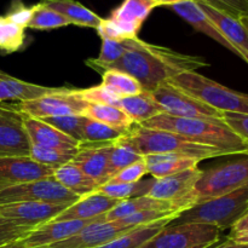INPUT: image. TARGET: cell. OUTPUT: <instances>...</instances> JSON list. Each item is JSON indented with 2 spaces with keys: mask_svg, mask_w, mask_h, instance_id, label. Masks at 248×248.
<instances>
[{
  "mask_svg": "<svg viewBox=\"0 0 248 248\" xmlns=\"http://www.w3.org/2000/svg\"><path fill=\"white\" fill-rule=\"evenodd\" d=\"M133 229L136 228L126 227L118 220L92 222L69 239L56 242L47 248H97Z\"/></svg>",
  "mask_w": 248,
  "mask_h": 248,
  "instance_id": "obj_14",
  "label": "cell"
},
{
  "mask_svg": "<svg viewBox=\"0 0 248 248\" xmlns=\"http://www.w3.org/2000/svg\"><path fill=\"white\" fill-rule=\"evenodd\" d=\"M115 143L132 148L142 156L170 154L190 157L199 161L212 159V157L225 156L224 153L216 148L196 144L173 132L149 128L143 125H135L127 133L121 136Z\"/></svg>",
  "mask_w": 248,
  "mask_h": 248,
  "instance_id": "obj_3",
  "label": "cell"
},
{
  "mask_svg": "<svg viewBox=\"0 0 248 248\" xmlns=\"http://www.w3.org/2000/svg\"><path fill=\"white\" fill-rule=\"evenodd\" d=\"M201 174L202 170L198 166L162 178H154L147 196L176 203L179 210L184 212L196 205L193 190Z\"/></svg>",
  "mask_w": 248,
  "mask_h": 248,
  "instance_id": "obj_10",
  "label": "cell"
},
{
  "mask_svg": "<svg viewBox=\"0 0 248 248\" xmlns=\"http://www.w3.org/2000/svg\"><path fill=\"white\" fill-rule=\"evenodd\" d=\"M23 121L31 145L46 148V149L64 150V152L78 150L79 142L58 131L53 126L44 123L40 119L24 115Z\"/></svg>",
  "mask_w": 248,
  "mask_h": 248,
  "instance_id": "obj_18",
  "label": "cell"
},
{
  "mask_svg": "<svg viewBox=\"0 0 248 248\" xmlns=\"http://www.w3.org/2000/svg\"><path fill=\"white\" fill-rule=\"evenodd\" d=\"M208 62L200 56L179 53L164 46L145 43L136 39L133 47L110 64L94 68L98 73L118 69L135 78L143 90L152 92L157 85L167 81L182 73L196 72L207 67Z\"/></svg>",
  "mask_w": 248,
  "mask_h": 248,
  "instance_id": "obj_1",
  "label": "cell"
},
{
  "mask_svg": "<svg viewBox=\"0 0 248 248\" xmlns=\"http://www.w3.org/2000/svg\"><path fill=\"white\" fill-rule=\"evenodd\" d=\"M53 178L62 186H64L70 193L75 194L79 198L86 196L89 194L96 193L99 184L84 173L79 167L72 162L58 167L53 172Z\"/></svg>",
  "mask_w": 248,
  "mask_h": 248,
  "instance_id": "obj_28",
  "label": "cell"
},
{
  "mask_svg": "<svg viewBox=\"0 0 248 248\" xmlns=\"http://www.w3.org/2000/svg\"><path fill=\"white\" fill-rule=\"evenodd\" d=\"M44 123L53 126L58 131L64 135L69 136L77 142L82 140V127L86 121V116L84 115H63V116H51V118L40 119Z\"/></svg>",
  "mask_w": 248,
  "mask_h": 248,
  "instance_id": "obj_38",
  "label": "cell"
},
{
  "mask_svg": "<svg viewBox=\"0 0 248 248\" xmlns=\"http://www.w3.org/2000/svg\"><path fill=\"white\" fill-rule=\"evenodd\" d=\"M26 29L10 21L6 16H0V51L14 53L21 50L26 43Z\"/></svg>",
  "mask_w": 248,
  "mask_h": 248,
  "instance_id": "obj_34",
  "label": "cell"
},
{
  "mask_svg": "<svg viewBox=\"0 0 248 248\" xmlns=\"http://www.w3.org/2000/svg\"><path fill=\"white\" fill-rule=\"evenodd\" d=\"M170 7L178 16H181L184 21H186L191 27H194L196 31L202 34H206V35L212 38L213 40L219 43L220 45H223L225 48H228V50H230L232 53H235L237 56V52L235 51V48L230 45L229 41L223 36V34L218 31L217 27L206 16L205 12L199 7V5L194 0H186V1L172 5Z\"/></svg>",
  "mask_w": 248,
  "mask_h": 248,
  "instance_id": "obj_22",
  "label": "cell"
},
{
  "mask_svg": "<svg viewBox=\"0 0 248 248\" xmlns=\"http://www.w3.org/2000/svg\"><path fill=\"white\" fill-rule=\"evenodd\" d=\"M114 106L125 111L136 125H140L156 115L164 114L161 107L153 99L149 92L147 91H143L142 93L136 94V96L119 98Z\"/></svg>",
  "mask_w": 248,
  "mask_h": 248,
  "instance_id": "obj_26",
  "label": "cell"
},
{
  "mask_svg": "<svg viewBox=\"0 0 248 248\" xmlns=\"http://www.w3.org/2000/svg\"><path fill=\"white\" fill-rule=\"evenodd\" d=\"M206 2L216 10L224 12L234 18H241L248 15V0H195Z\"/></svg>",
  "mask_w": 248,
  "mask_h": 248,
  "instance_id": "obj_41",
  "label": "cell"
},
{
  "mask_svg": "<svg viewBox=\"0 0 248 248\" xmlns=\"http://www.w3.org/2000/svg\"><path fill=\"white\" fill-rule=\"evenodd\" d=\"M222 230L205 223H181L162 228L143 248H211L219 242Z\"/></svg>",
  "mask_w": 248,
  "mask_h": 248,
  "instance_id": "obj_7",
  "label": "cell"
},
{
  "mask_svg": "<svg viewBox=\"0 0 248 248\" xmlns=\"http://www.w3.org/2000/svg\"><path fill=\"white\" fill-rule=\"evenodd\" d=\"M228 239L237 244L248 245V212L245 213L235 224L230 228Z\"/></svg>",
  "mask_w": 248,
  "mask_h": 248,
  "instance_id": "obj_46",
  "label": "cell"
},
{
  "mask_svg": "<svg viewBox=\"0 0 248 248\" xmlns=\"http://www.w3.org/2000/svg\"><path fill=\"white\" fill-rule=\"evenodd\" d=\"M153 182L154 178L147 181L142 179L136 183H106L98 186L97 193L116 200H127V199L147 195L152 188Z\"/></svg>",
  "mask_w": 248,
  "mask_h": 248,
  "instance_id": "obj_33",
  "label": "cell"
},
{
  "mask_svg": "<svg viewBox=\"0 0 248 248\" xmlns=\"http://www.w3.org/2000/svg\"><path fill=\"white\" fill-rule=\"evenodd\" d=\"M77 153L78 150H69V152H64V150L46 149V148H40V147H35V145H31L29 156H31L34 161L38 162V164L44 165V166L48 167V169L57 170L58 167L69 164Z\"/></svg>",
  "mask_w": 248,
  "mask_h": 248,
  "instance_id": "obj_36",
  "label": "cell"
},
{
  "mask_svg": "<svg viewBox=\"0 0 248 248\" xmlns=\"http://www.w3.org/2000/svg\"><path fill=\"white\" fill-rule=\"evenodd\" d=\"M156 7L155 0H125L111 12L109 19L114 22L130 39L137 38L143 22Z\"/></svg>",
  "mask_w": 248,
  "mask_h": 248,
  "instance_id": "obj_19",
  "label": "cell"
},
{
  "mask_svg": "<svg viewBox=\"0 0 248 248\" xmlns=\"http://www.w3.org/2000/svg\"><path fill=\"white\" fill-rule=\"evenodd\" d=\"M195 2L205 12L206 16L213 22V24L217 27L223 36L229 41L230 45L235 48L237 56L248 64V31L240 22V19L234 18L219 10H216L215 7L210 6L206 2Z\"/></svg>",
  "mask_w": 248,
  "mask_h": 248,
  "instance_id": "obj_17",
  "label": "cell"
},
{
  "mask_svg": "<svg viewBox=\"0 0 248 248\" xmlns=\"http://www.w3.org/2000/svg\"><path fill=\"white\" fill-rule=\"evenodd\" d=\"M184 1H186V0H155L156 6H161V5H164V6H172V5H176Z\"/></svg>",
  "mask_w": 248,
  "mask_h": 248,
  "instance_id": "obj_48",
  "label": "cell"
},
{
  "mask_svg": "<svg viewBox=\"0 0 248 248\" xmlns=\"http://www.w3.org/2000/svg\"><path fill=\"white\" fill-rule=\"evenodd\" d=\"M121 136H124V133L120 131L93 119L86 118L82 127V140L78 145V149L109 147L115 144Z\"/></svg>",
  "mask_w": 248,
  "mask_h": 248,
  "instance_id": "obj_31",
  "label": "cell"
},
{
  "mask_svg": "<svg viewBox=\"0 0 248 248\" xmlns=\"http://www.w3.org/2000/svg\"><path fill=\"white\" fill-rule=\"evenodd\" d=\"M222 114L248 115V94L235 91L196 72H186L167 80Z\"/></svg>",
  "mask_w": 248,
  "mask_h": 248,
  "instance_id": "obj_4",
  "label": "cell"
},
{
  "mask_svg": "<svg viewBox=\"0 0 248 248\" xmlns=\"http://www.w3.org/2000/svg\"><path fill=\"white\" fill-rule=\"evenodd\" d=\"M170 211V212H178L182 213L178 206L173 202L169 201L157 200V199L150 198V196H138V198L127 199L123 200L119 205H116L113 210L109 211L108 213L102 216L103 222H114V220H120L123 218L132 216L137 212L142 211Z\"/></svg>",
  "mask_w": 248,
  "mask_h": 248,
  "instance_id": "obj_24",
  "label": "cell"
},
{
  "mask_svg": "<svg viewBox=\"0 0 248 248\" xmlns=\"http://www.w3.org/2000/svg\"><path fill=\"white\" fill-rule=\"evenodd\" d=\"M110 148L111 145L78 149V153L70 162L79 167L86 176L97 182L101 186L111 178L110 171H109Z\"/></svg>",
  "mask_w": 248,
  "mask_h": 248,
  "instance_id": "obj_21",
  "label": "cell"
},
{
  "mask_svg": "<svg viewBox=\"0 0 248 248\" xmlns=\"http://www.w3.org/2000/svg\"><path fill=\"white\" fill-rule=\"evenodd\" d=\"M174 219L176 218H166V219L159 220L152 224L142 225L97 248H143V246L149 240H152L162 228L171 224Z\"/></svg>",
  "mask_w": 248,
  "mask_h": 248,
  "instance_id": "obj_29",
  "label": "cell"
},
{
  "mask_svg": "<svg viewBox=\"0 0 248 248\" xmlns=\"http://www.w3.org/2000/svg\"><path fill=\"white\" fill-rule=\"evenodd\" d=\"M144 162L147 165L148 173L155 179L198 167L200 164V161L196 159L170 154L145 155Z\"/></svg>",
  "mask_w": 248,
  "mask_h": 248,
  "instance_id": "obj_27",
  "label": "cell"
},
{
  "mask_svg": "<svg viewBox=\"0 0 248 248\" xmlns=\"http://www.w3.org/2000/svg\"><path fill=\"white\" fill-rule=\"evenodd\" d=\"M55 170L34 161L31 156L0 157V190L53 176Z\"/></svg>",
  "mask_w": 248,
  "mask_h": 248,
  "instance_id": "obj_15",
  "label": "cell"
},
{
  "mask_svg": "<svg viewBox=\"0 0 248 248\" xmlns=\"http://www.w3.org/2000/svg\"><path fill=\"white\" fill-rule=\"evenodd\" d=\"M149 128L169 131L189 142L206 147L216 148L225 155L248 154V143L242 140L222 120H202V119L176 118L160 114L145 123L140 124Z\"/></svg>",
  "mask_w": 248,
  "mask_h": 248,
  "instance_id": "obj_2",
  "label": "cell"
},
{
  "mask_svg": "<svg viewBox=\"0 0 248 248\" xmlns=\"http://www.w3.org/2000/svg\"><path fill=\"white\" fill-rule=\"evenodd\" d=\"M240 22L244 24L245 28H246L248 31V15H246V16H244V17H241V18H240Z\"/></svg>",
  "mask_w": 248,
  "mask_h": 248,
  "instance_id": "obj_49",
  "label": "cell"
},
{
  "mask_svg": "<svg viewBox=\"0 0 248 248\" xmlns=\"http://www.w3.org/2000/svg\"><path fill=\"white\" fill-rule=\"evenodd\" d=\"M145 174H148V170L143 160L119 171L107 183H136V182L142 181Z\"/></svg>",
  "mask_w": 248,
  "mask_h": 248,
  "instance_id": "obj_44",
  "label": "cell"
},
{
  "mask_svg": "<svg viewBox=\"0 0 248 248\" xmlns=\"http://www.w3.org/2000/svg\"><path fill=\"white\" fill-rule=\"evenodd\" d=\"M16 104L0 103V157L29 156L31 143Z\"/></svg>",
  "mask_w": 248,
  "mask_h": 248,
  "instance_id": "obj_12",
  "label": "cell"
},
{
  "mask_svg": "<svg viewBox=\"0 0 248 248\" xmlns=\"http://www.w3.org/2000/svg\"><path fill=\"white\" fill-rule=\"evenodd\" d=\"M16 106L24 115L35 119H45L51 116L82 115L89 103L82 101L75 90L62 87L60 91L31 101L19 102Z\"/></svg>",
  "mask_w": 248,
  "mask_h": 248,
  "instance_id": "obj_11",
  "label": "cell"
},
{
  "mask_svg": "<svg viewBox=\"0 0 248 248\" xmlns=\"http://www.w3.org/2000/svg\"><path fill=\"white\" fill-rule=\"evenodd\" d=\"M79 199V196L61 186L53 176L0 190V205L16 202H47L70 206Z\"/></svg>",
  "mask_w": 248,
  "mask_h": 248,
  "instance_id": "obj_9",
  "label": "cell"
},
{
  "mask_svg": "<svg viewBox=\"0 0 248 248\" xmlns=\"http://www.w3.org/2000/svg\"><path fill=\"white\" fill-rule=\"evenodd\" d=\"M75 92L82 101L87 102L89 104H110V106H114L119 99V97L108 91L102 85L89 87V89L75 90Z\"/></svg>",
  "mask_w": 248,
  "mask_h": 248,
  "instance_id": "obj_40",
  "label": "cell"
},
{
  "mask_svg": "<svg viewBox=\"0 0 248 248\" xmlns=\"http://www.w3.org/2000/svg\"><path fill=\"white\" fill-rule=\"evenodd\" d=\"M179 215L181 213L170 212V211H142V212H137L135 215L123 218L118 222L126 225V227L138 228L142 227V225H148L152 224V223L159 222V220L166 219V218H177Z\"/></svg>",
  "mask_w": 248,
  "mask_h": 248,
  "instance_id": "obj_39",
  "label": "cell"
},
{
  "mask_svg": "<svg viewBox=\"0 0 248 248\" xmlns=\"http://www.w3.org/2000/svg\"><path fill=\"white\" fill-rule=\"evenodd\" d=\"M211 248H248V245L237 244V242H234L232 241V240L227 239V241L222 242V244L217 245V246H213Z\"/></svg>",
  "mask_w": 248,
  "mask_h": 248,
  "instance_id": "obj_47",
  "label": "cell"
},
{
  "mask_svg": "<svg viewBox=\"0 0 248 248\" xmlns=\"http://www.w3.org/2000/svg\"><path fill=\"white\" fill-rule=\"evenodd\" d=\"M246 212H248V183L232 193L184 211L173 220V224L205 223L216 225L223 232L230 229Z\"/></svg>",
  "mask_w": 248,
  "mask_h": 248,
  "instance_id": "obj_5",
  "label": "cell"
},
{
  "mask_svg": "<svg viewBox=\"0 0 248 248\" xmlns=\"http://www.w3.org/2000/svg\"><path fill=\"white\" fill-rule=\"evenodd\" d=\"M248 183V154L202 171L193 194L196 205L229 194Z\"/></svg>",
  "mask_w": 248,
  "mask_h": 248,
  "instance_id": "obj_6",
  "label": "cell"
},
{
  "mask_svg": "<svg viewBox=\"0 0 248 248\" xmlns=\"http://www.w3.org/2000/svg\"><path fill=\"white\" fill-rule=\"evenodd\" d=\"M92 222H103L101 217L91 220H51L31 230L23 241L27 248H47L56 242L63 241Z\"/></svg>",
  "mask_w": 248,
  "mask_h": 248,
  "instance_id": "obj_16",
  "label": "cell"
},
{
  "mask_svg": "<svg viewBox=\"0 0 248 248\" xmlns=\"http://www.w3.org/2000/svg\"><path fill=\"white\" fill-rule=\"evenodd\" d=\"M123 200L108 198L99 193H92L80 198L77 202L68 206L53 220H91L106 215Z\"/></svg>",
  "mask_w": 248,
  "mask_h": 248,
  "instance_id": "obj_20",
  "label": "cell"
},
{
  "mask_svg": "<svg viewBox=\"0 0 248 248\" xmlns=\"http://www.w3.org/2000/svg\"><path fill=\"white\" fill-rule=\"evenodd\" d=\"M35 6L36 4L31 5V6H27L22 0H12L11 5H10V9L7 10L5 16L10 21H12L14 23L18 24L19 27L26 29L29 21H31V16H33Z\"/></svg>",
  "mask_w": 248,
  "mask_h": 248,
  "instance_id": "obj_43",
  "label": "cell"
},
{
  "mask_svg": "<svg viewBox=\"0 0 248 248\" xmlns=\"http://www.w3.org/2000/svg\"><path fill=\"white\" fill-rule=\"evenodd\" d=\"M31 229L21 227L0 215V247L26 237Z\"/></svg>",
  "mask_w": 248,
  "mask_h": 248,
  "instance_id": "obj_42",
  "label": "cell"
},
{
  "mask_svg": "<svg viewBox=\"0 0 248 248\" xmlns=\"http://www.w3.org/2000/svg\"><path fill=\"white\" fill-rule=\"evenodd\" d=\"M40 4L62 15L70 24L94 29L101 24L102 17L74 0H41Z\"/></svg>",
  "mask_w": 248,
  "mask_h": 248,
  "instance_id": "obj_25",
  "label": "cell"
},
{
  "mask_svg": "<svg viewBox=\"0 0 248 248\" xmlns=\"http://www.w3.org/2000/svg\"><path fill=\"white\" fill-rule=\"evenodd\" d=\"M223 121L234 132H236L242 140H245L248 143V115L224 113L223 114Z\"/></svg>",
  "mask_w": 248,
  "mask_h": 248,
  "instance_id": "obj_45",
  "label": "cell"
},
{
  "mask_svg": "<svg viewBox=\"0 0 248 248\" xmlns=\"http://www.w3.org/2000/svg\"><path fill=\"white\" fill-rule=\"evenodd\" d=\"M101 85L119 98L136 96L144 91L135 78L118 69H108L103 72Z\"/></svg>",
  "mask_w": 248,
  "mask_h": 248,
  "instance_id": "obj_32",
  "label": "cell"
},
{
  "mask_svg": "<svg viewBox=\"0 0 248 248\" xmlns=\"http://www.w3.org/2000/svg\"><path fill=\"white\" fill-rule=\"evenodd\" d=\"M143 160H144V156L138 154L132 148L115 143L114 145H111L110 152H109V171H110V176L113 177L114 174H116L125 167L137 164V162L143 161Z\"/></svg>",
  "mask_w": 248,
  "mask_h": 248,
  "instance_id": "obj_37",
  "label": "cell"
},
{
  "mask_svg": "<svg viewBox=\"0 0 248 248\" xmlns=\"http://www.w3.org/2000/svg\"><path fill=\"white\" fill-rule=\"evenodd\" d=\"M67 26H70V22L65 17L38 2L27 28L36 29V31H51Z\"/></svg>",
  "mask_w": 248,
  "mask_h": 248,
  "instance_id": "obj_35",
  "label": "cell"
},
{
  "mask_svg": "<svg viewBox=\"0 0 248 248\" xmlns=\"http://www.w3.org/2000/svg\"><path fill=\"white\" fill-rule=\"evenodd\" d=\"M155 102L164 110V114L186 119L222 120L223 114L212 107L190 96L170 81H164L149 92Z\"/></svg>",
  "mask_w": 248,
  "mask_h": 248,
  "instance_id": "obj_8",
  "label": "cell"
},
{
  "mask_svg": "<svg viewBox=\"0 0 248 248\" xmlns=\"http://www.w3.org/2000/svg\"><path fill=\"white\" fill-rule=\"evenodd\" d=\"M86 118L103 123L121 133H127L136 125L132 119L120 108L110 104H89L82 113Z\"/></svg>",
  "mask_w": 248,
  "mask_h": 248,
  "instance_id": "obj_30",
  "label": "cell"
},
{
  "mask_svg": "<svg viewBox=\"0 0 248 248\" xmlns=\"http://www.w3.org/2000/svg\"><path fill=\"white\" fill-rule=\"evenodd\" d=\"M68 205L47 202H16L0 205V215L21 227L34 230L57 218Z\"/></svg>",
  "mask_w": 248,
  "mask_h": 248,
  "instance_id": "obj_13",
  "label": "cell"
},
{
  "mask_svg": "<svg viewBox=\"0 0 248 248\" xmlns=\"http://www.w3.org/2000/svg\"><path fill=\"white\" fill-rule=\"evenodd\" d=\"M62 87H47L16 79L0 70V103L5 101L26 102L57 92Z\"/></svg>",
  "mask_w": 248,
  "mask_h": 248,
  "instance_id": "obj_23",
  "label": "cell"
}]
</instances>
